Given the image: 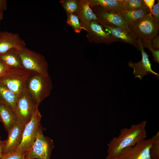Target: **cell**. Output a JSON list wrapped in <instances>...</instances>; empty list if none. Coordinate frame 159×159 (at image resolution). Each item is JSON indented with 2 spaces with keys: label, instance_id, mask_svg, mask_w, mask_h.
Listing matches in <instances>:
<instances>
[{
  "label": "cell",
  "instance_id": "cell-1",
  "mask_svg": "<svg viewBox=\"0 0 159 159\" xmlns=\"http://www.w3.org/2000/svg\"><path fill=\"white\" fill-rule=\"evenodd\" d=\"M147 121L143 120L121 129L118 136L113 138L107 144V155L115 159L124 149L132 146L147 137Z\"/></svg>",
  "mask_w": 159,
  "mask_h": 159
},
{
  "label": "cell",
  "instance_id": "cell-2",
  "mask_svg": "<svg viewBox=\"0 0 159 159\" xmlns=\"http://www.w3.org/2000/svg\"><path fill=\"white\" fill-rule=\"evenodd\" d=\"M52 88V80L49 75L30 73L26 82V89L38 105L50 95Z\"/></svg>",
  "mask_w": 159,
  "mask_h": 159
},
{
  "label": "cell",
  "instance_id": "cell-3",
  "mask_svg": "<svg viewBox=\"0 0 159 159\" xmlns=\"http://www.w3.org/2000/svg\"><path fill=\"white\" fill-rule=\"evenodd\" d=\"M18 51L24 69L30 73L49 75L48 64L43 55L26 47Z\"/></svg>",
  "mask_w": 159,
  "mask_h": 159
},
{
  "label": "cell",
  "instance_id": "cell-4",
  "mask_svg": "<svg viewBox=\"0 0 159 159\" xmlns=\"http://www.w3.org/2000/svg\"><path fill=\"white\" fill-rule=\"evenodd\" d=\"M159 27L151 13L128 25V31L141 41L152 40L158 35Z\"/></svg>",
  "mask_w": 159,
  "mask_h": 159
},
{
  "label": "cell",
  "instance_id": "cell-5",
  "mask_svg": "<svg viewBox=\"0 0 159 159\" xmlns=\"http://www.w3.org/2000/svg\"><path fill=\"white\" fill-rule=\"evenodd\" d=\"M43 129L40 125L35 141L25 154L24 159H50L54 144L51 139L44 135Z\"/></svg>",
  "mask_w": 159,
  "mask_h": 159
},
{
  "label": "cell",
  "instance_id": "cell-6",
  "mask_svg": "<svg viewBox=\"0 0 159 159\" xmlns=\"http://www.w3.org/2000/svg\"><path fill=\"white\" fill-rule=\"evenodd\" d=\"M38 105L26 89L19 95L15 108L16 122L25 125L31 120Z\"/></svg>",
  "mask_w": 159,
  "mask_h": 159
},
{
  "label": "cell",
  "instance_id": "cell-7",
  "mask_svg": "<svg viewBox=\"0 0 159 159\" xmlns=\"http://www.w3.org/2000/svg\"><path fill=\"white\" fill-rule=\"evenodd\" d=\"M30 72L24 68L7 69L0 82L18 95L26 89Z\"/></svg>",
  "mask_w": 159,
  "mask_h": 159
},
{
  "label": "cell",
  "instance_id": "cell-8",
  "mask_svg": "<svg viewBox=\"0 0 159 159\" xmlns=\"http://www.w3.org/2000/svg\"><path fill=\"white\" fill-rule=\"evenodd\" d=\"M42 117L38 107L31 120L25 125L21 143L15 153L25 154L31 148L36 140L37 131L41 125Z\"/></svg>",
  "mask_w": 159,
  "mask_h": 159
},
{
  "label": "cell",
  "instance_id": "cell-9",
  "mask_svg": "<svg viewBox=\"0 0 159 159\" xmlns=\"http://www.w3.org/2000/svg\"><path fill=\"white\" fill-rule=\"evenodd\" d=\"M152 138L145 139L131 147L123 150L115 159H152L150 150Z\"/></svg>",
  "mask_w": 159,
  "mask_h": 159
},
{
  "label": "cell",
  "instance_id": "cell-10",
  "mask_svg": "<svg viewBox=\"0 0 159 159\" xmlns=\"http://www.w3.org/2000/svg\"><path fill=\"white\" fill-rule=\"evenodd\" d=\"M90 7L101 25L127 30L128 25L119 13L103 9L99 6Z\"/></svg>",
  "mask_w": 159,
  "mask_h": 159
},
{
  "label": "cell",
  "instance_id": "cell-11",
  "mask_svg": "<svg viewBox=\"0 0 159 159\" xmlns=\"http://www.w3.org/2000/svg\"><path fill=\"white\" fill-rule=\"evenodd\" d=\"M86 37L89 41L96 44H110L120 42L109 33L105 31L103 26L97 21H91L89 24Z\"/></svg>",
  "mask_w": 159,
  "mask_h": 159
},
{
  "label": "cell",
  "instance_id": "cell-12",
  "mask_svg": "<svg viewBox=\"0 0 159 159\" xmlns=\"http://www.w3.org/2000/svg\"><path fill=\"white\" fill-rule=\"evenodd\" d=\"M138 39L139 50L142 54V59L139 62L134 63L130 61L128 63L129 67L133 69V74L135 78H139L142 80L145 76L149 74H152L159 77V74L154 71L151 68V64L149 59V55L144 50L142 42L140 39Z\"/></svg>",
  "mask_w": 159,
  "mask_h": 159
},
{
  "label": "cell",
  "instance_id": "cell-13",
  "mask_svg": "<svg viewBox=\"0 0 159 159\" xmlns=\"http://www.w3.org/2000/svg\"><path fill=\"white\" fill-rule=\"evenodd\" d=\"M26 45L25 41L17 33L6 31L0 32V54L12 49L19 50Z\"/></svg>",
  "mask_w": 159,
  "mask_h": 159
},
{
  "label": "cell",
  "instance_id": "cell-14",
  "mask_svg": "<svg viewBox=\"0 0 159 159\" xmlns=\"http://www.w3.org/2000/svg\"><path fill=\"white\" fill-rule=\"evenodd\" d=\"M25 125L16 122L7 132L8 137L3 152V155L15 152L21 144Z\"/></svg>",
  "mask_w": 159,
  "mask_h": 159
},
{
  "label": "cell",
  "instance_id": "cell-15",
  "mask_svg": "<svg viewBox=\"0 0 159 159\" xmlns=\"http://www.w3.org/2000/svg\"><path fill=\"white\" fill-rule=\"evenodd\" d=\"M78 9L75 14L78 16L83 30L87 32L90 22L97 21L96 15L91 8L89 0H79Z\"/></svg>",
  "mask_w": 159,
  "mask_h": 159
},
{
  "label": "cell",
  "instance_id": "cell-16",
  "mask_svg": "<svg viewBox=\"0 0 159 159\" xmlns=\"http://www.w3.org/2000/svg\"><path fill=\"white\" fill-rule=\"evenodd\" d=\"M102 25L105 31L120 40V42L130 44L135 47L138 50H139L138 39L127 30L105 25Z\"/></svg>",
  "mask_w": 159,
  "mask_h": 159
},
{
  "label": "cell",
  "instance_id": "cell-17",
  "mask_svg": "<svg viewBox=\"0 0 159 159\" xmlns=\"http://www.w3.org/2000/svg\"><path fill=\"white\" fill-rule=\"evenodd\" d=\"M18 50L12 49L0 54V62L7 69L24 68Z\"/></svg>",
  "mask_w": 159,
  "mask_h": 159
},
{
  "label": "cell",
  "instance_id": "cell-18",
  "mask_svg": "<svg viewBox=\"0 0 159 159\" xmlns=\"http://www.w3.org/2000/svg\"><path fill=\"white\" fill-rule=\"evenodd\" d=\"M0 121L7 132L17 122L13 109L2 103H0Z\"/></svg>",
  "mask_w": 159,
  "mask_h": 159
},
{
  "label": "cell",
  "instance_id": "cell-19",
  "mask_svg": "<svg viewBox=\"0 0 159 159\" xmlns=\"http://www.w3.org/2000/svg\"><path fill=\"white\" fill-rule=\"evenodd\" d=\"M90 7L99 6L103 9L119 13L123 11L120 0H89Z\"/></svg>",
  "mask_w": 159,
  "mask_h": 159
},
{
  "label": "cell",
  "instance_id": "cell-20",
  "mask_svg": "<svg viewBox=\"0 0 159 159\" xmlns=\"http://www.w3.org/2000/svg\"><path fill=\"white\" fill-rule=\"evenodd\" d=\"M151 13L148 8L136 10L123 11L119 14L128 25Z\"/></svg>",
  "mask_w": 159,
  "mask_h": 159
},
{
  "label": "cell",
  "instance_id": "cell-21",
  "mask_svg": "<svg viewBox=\"0 0 159 159\" xmlns=\"http://www.w3.org/2000/svg\"><path fill=\"white\" fill-rule=\"evenodd\" d=\"M18 95L0 82V103H4L14 110Z\"/></svg>",
  "mask_w": 159,
  "mask_h": 159
},
{
  "label": "cell",
  "instance_id": "cell-22",
  "mask_svg": "<svg viewBox=\"0 0 159 159\" xmlns=\"http://www.w3.org/2000/svg\"><path fill=\"white\" fill-rule=\"evenodd\" d=\"M79 0H61L59 2L67 14H75L79 4Z\"/></svg>",
  "mask_w": 159,
  "mask_h": 159
},
{
  "label": "cell",
  "instance_id": "cell-23",
  "mask_svg": "<svg viewBox=\"0 0 159 159\" xmlns=\"http://www.w3.org/2000/svg\"><path fill=\"white\" fill-rule=\"evenodd\" d=\"M123 4V11L142 9L147 8L143 0H127Z\"/></svg>",
  "mask_w": 159,
  "mask_h": 159
},
{
  "label": "cell",
  "instance_id": "cell-24",
  "mask_svg": "<svg viewBox=\"0 0 159 159\" xmlns=\"http://www.w3.org/2000/svg\"><path fill=\"white\" fill-rule=\"evenodd\" d=\"M67 23L76 33H80L83 29L82 27L79 19L75 14H67Z\"/></svg>",
  "mask_w": 159,
  "mask_h": 159
},
{
  "label": "cell",
  "instance_id": "cell-25",
  "mask_svg": "<svg viewBox=\"0 0 159 159\" xmlns=\"http://www.w3.org/2000/svg\"><path fill=\"white\" fill-rule=\"evenodd\" d=\"M152 141L150 150L152 159H159V132L152 137Z\"/></svg>",
  "mask_w": 159,
  "mask_h": 159
},
{
  "label": "cell",
  "instance_id": "cell-26",
  "mask_svg": "<svg viewBox=\"0 0 159 159\" xmlns=\"http://www.w3.org/2000/svg\"><path fill=\"white\" fill-rule=\"evenodd\" d=\"M141 41L144 48H148L151 52L153 58V60L159 64V49L155 50L152 48L151 40Z\"/></svg>",
  "mask_w": 159,
  "mask_h": 159
},
{
  "label": "cell",
  "instance_id": "cell-27",
  "mask_svg": "<svg viewBox=\"0 0 159 159\" xmlns=\"http://www.w3.org/2000/svg\"><path fill=\"white\" fill-rule=\"evenodd\" d=\"M157 3L153 6L151 12L152 16L159 27V1L157 0Z\"/></svg>",
  "mask_w": 159,
  "mask_h": 159
},
{
  "label": "cell",
  "instance_id": "cell-28",
  "mask_svg": "<svg viewBox=\"0 0 159 159\" xmlns=\"http://www.w3.org/2000/svg\"><path fill=\"white\" fill-rule=\"evenodd\" d=\"M24 155L25 154L12 152L3 155L0 159H24Z\"/></svg>",
  "mask_w": 159,
  "mask_h": 159
},
{
  "label": "cell",
  "instance_id": "cell-29",
  "mask_svg": "<svg viewBox=\"0 0 159 159\" xmlns=\"http://www.w3.org/2000/svg\"><path fill=\"white\" fill-rule=\"evenodd\" d=\"M152 48L155 50L159 49V36L158 35L151 40Z\"/></svg>",
  "mask_w": 159,
  "mask_h": 159
},
{
  "label": "cell",
  "instance_id": "cell-30",
  "mask_svg": "<svg viewBox=\"0 0 159 159\" xmlns=\"http://www.w3.org/2000/svg\"><path fill=\"white\" fill-rule=\"evenodd\" d=\"M155 1V0H143L145 5L150 10L151 14L154 5Z\"/></svg>",
  "mask_w": 159,
  "mask_h": 159
},
{
  "label": "cell",
  "instance_id": "cell-31",
  "mask_svg": "<svg viewBox=\"0 0 159 159\" xmlns=\"http://www.w3.org/2000/svg\"><path fill=\"white\" fill-rule=\"evenodd\" d=\"M7 8V2L6 0H0V12H3Z\"/></svg>",
  "mask_w": 159,
  "mask_h": 159
},
{
  "label": "cell",
  "instance_id": "cell-32",
  "mask_svg": "<svg viewBox=\"0 0 159 159\" xmlns=\"http://www.w3.org/2000/svg\"><path fill=\"white\" fill-rule=\"evenodd\" d=\"M6 143V140H2L0 136V159L3 156V152Z\"/></svg>",
  "mask_w": 159,
  "mask_h": 159
},
{
  "label": "cell",
  "instance_id": "cell-33",
  "mask_svg": "<svg viewBox=\"0 0 159 159\" xmlns=\"http://www.w3.org/2000/svg\"><path fill=\"white\" fill-rule=\"evenodd\" d=\"M7 69L0 62V77L6 72Z\"/></svg>",
  "mask_w": 159,
  "mask_h": 159
},
{
  "label": "cell",
  "instance_id": "cell-34",
  "mask_svg": "<svg viewBox=\"0 0 159 159\" xmlns=\"http://www.w3.org/2000/svg\"><path fill=\"white\" fill-rule=\"evenodd\" d=\"M4 13L0 12V26L1 21L3 19Z\"/></svg>",
  "mask_w": 159,
  "mask_h": 159
},
{
  "label": "cell",
  "instance_id": "cell-35",
  "mask_svg": "<svg viewBox=\"0 0 159 159\" xmlns=\"http://www.w3.org/2000/svg\"><path fill=\"white\" fill-rule=\"evenodd\" d=\"M105 159H112V158H111L109 157H108V156H107L105 158Z\"/></svg>",
  "mask_w": 159,
  "mask_h": 159
}]
</instances>
